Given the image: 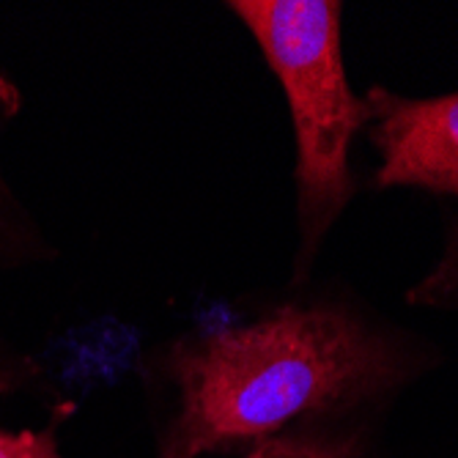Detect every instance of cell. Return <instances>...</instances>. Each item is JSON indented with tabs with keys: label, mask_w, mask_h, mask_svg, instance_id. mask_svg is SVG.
I'll return each instance as SVG.
<instances>
[{
	"label": "cell",
	"mask_w": 458,
	"mask_h": 458,
	"mask_svg": "<svg viewBox=\"0 0 458 458\" xmlns=\"http://www.w3.org/2000/svg\"><path fill=\"white\" fill-rule=\"evenodd\" d=\"M176 414L159 458L253 447L288 426L346 420L393 398L420 362L335 305H285L256 324L182 344Z\"/></svg>",
	"instance_id": "obj_1"
},
{
	"label": "cell",
	"mask_w": 458,
	"mask_h": 458,
	"mask_svg": "<svg viewBox=\"0 0 458 458\" xmlns=\"http://www.w3.org/2000/svg\"><path fill=\"white\" fill-rule=\"evenodd\" d=\"M261 45L288 99L297 135L302 267L316 256L354 195L349 151L368 121L349 86L335 0H239L231 4Z\"/></svg>",
	"instance_id": "obj_2"
},
{
	"label": "cell",
	"mask_w": 458,
	"mask_h": 458,
	"mask_svg": "<svg viewBox=\"0 0 458 458\" xmlns=\"http://www.w3.org/2000/svg\"><path fill=\"white\" fill-rule=\"evenodd\" d=\"M373 146L382 154L377 187H420L458 195V91L401 97L382 86L365 94Z\"/></svg>",
	"instance_id": "obj_3"
},
{
	"label": "cell",
	"mask_w": 458,
	"mask_h": 458,
	"mask_svg": "<svg viewBox=\"0 0 458 458\" xmlns=\"http://www.w3.org/2000/svg\"><path fill=\"white\" fill-rule=\"evenodd\" d=\"M242 458H370V434L354 420L305 423L256 442Z\"/></svg>",
	"instance_id": "obj_4"
},
{
	"label": "cell",
	"mask_w": 458,
	"mask_h": 458,
	"mask_svg": "<svg viewBox=\"0 0 458 458\" xmlns=\"http://www.w3.org/2000/svg\"><path fill=\"white\" fill-rule=\"evenodd\" d=\"M411 305L426 308H455L458 305V223L447 236L439 264L409 291Z\"/></svg>",
	"instance_id": "obj_5"
},
{
	"label": "cell",
	"mask_w": 458,
	"mask_h": 458,
	"mask_svg": "<svg viewBox=\"0 0 458 458\" xmlns=\"http://www.w3.org/2000/svg\"><path fill=\"white\" fill-rule=\"evenodd\" d=\"M0 458H61L55 428H45V431L0 428Z\"/></svg>",
	"instance_id": "obj_6"
},
{
	"label": "cell",
	"mask_w": 458,
	"mask_h": 458,
	"mask_svg": "<svg viewBox=\"0 0 458 458\" xmlns=\"http://www.w3.org/2000/svg\"><path fill=\"white\" fill-rule=\"evenodd\" d=\"M20 382H17V377L14 373H9L6 368H0V393H9V390H14Z\"/></svg>",
	"instance_id": "obj_7"
}]
</instances>
